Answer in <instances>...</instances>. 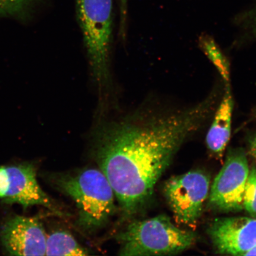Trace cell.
<instances>
[{"label": "cell", "mask_w": 256, "mask_h": 256, "mask_svg": "<svg viewBox=\"0 0 256 256\" xmlns=\"http://www.w3.org/2000/svg\"><path fill=\"white\" fill-rule=\"evenodd\" d=\"M120 34L122 40L123 41L126 38V16L128 11V0H120Z\"/></svg>", "instance_id": "15"}, {"label": "cell", "mask_w": 256, "mask_h": 256, "mask_svg": "<svg viewBox=\"0 0 256 256\" xmlns=\"http://www.w3.org/2000/svg\"><path fill=\"white\" fill-rule=\"evenodd\" d=\"M46 234L38 218L15 216L3 225L0 239L11 256H46Z\"/></svg>", "instance_id": "9"}, {"label": "cell", "mask_w": 256, "mask_h": 256, "mask_svg": "<svg viewBox=\"0 0 256 256\" xmlns=\"http://www.w3.org/2000/svg\"><path fill=\"white\" fill-rule=\"evenodd\" d=\"M220 98L214 91L183 110L142 106L116 118H97L92 155L113 188L122 222L133 220L146 206L176 152L212 116Z\"/></svg>", "instance_id": "1"}, {"label": "cell", "mask_w": 256, "mask_h": 256, "mask_svg": "<svg viewBox=\"0 0 256 256\" xmlns=\"http://www.w3.org/2000/svg\"><path fill=\"white\" fill-rule=\"evenodd\" d=\"M0 199L7 204H20L24 210L31 206H40L57 216H64L42 190L37 181L36 170L30 163L0 167Z\"/></svg>", "instance_id": "6"}, {"label": "cell", "mask_w": 256, "mask_h": 256, "mask_svg": "<svg viewBox=\"0 0 256 256\" xmlns=\"http://www.w3.org/2000/svg\"><path fill=\"white\" fill-rule=\"evenodd\" d=\"M88 249L82 247L68 232L58 230L46 236V256H88Z\"/></svg>", "instance_id": "11"}, {"label": "cell", "mask_w": 256, "mask_h": 256, "mask_svg": "<svg viewBox=\"0 0 256 256\" xmlns=\"http://www.w3.org/2000/svg\"><path fill=\"white\" fill-rule=\"evenodd\" d=\"M234 106L231 84H225L206 138L208 148L218 156L222 155L231 137Z\"/></svg>", "instance_id": "10"}, {"label": "cell", "mask_w": 256, "mask_h": 256, "mask_svg": "<svg viewBox=\"0 0 256 256\" xmlns=\"http://www.w3.org/2000/svg\"><path fill=\"white\" fill-rule=\"evenodd\" d=\"M246 28L249 36L256 40V9L250 14L248 22L246 24Z\"/></svg>", "instance_id": "16"}, {"label": "cell", "mask_w": 256, "mask_h": 256, "mask_svg": "<svg viewBox=\"0 0 256 256\" xmlns=\"http://www.w3.org/2000/svg\"><path fill=\"white\" fill-rule=\"evenodd\" d=\"M248 144L250 152L256 161V134L250 137Z\"/></svg>", "instance_id": "17"}, {"label": "cell", "mask_w": 256, "mask_h": 256, "mask_svg": "<svg viewBox=\"0 0 256 256\" xmlns=\"http://www.w3.org/2000/svg\"><path fill=\"white\" fill-rule=\"evenodd\" d=\"M124 256L175 255L194 244L195 234L178 228L168 216L130 220L116 236Z\"/></svg>", "instance_id": "4"}, {"label": "cell", "mask_w": 256, "mask_h": 256, "mask_svg": "<svg viewBox=\"0 0 256 256\" xmlns=\"http://www.w3.org/2000/svg\"><path fill=\"white\" fill-rule=\"evenodd\" d=\"M76 18L98 99L96 114H107L118 108L112 69L113 0H76Z\"/></svg>", "instance_id": "2"}, {"label": "cell", "mask_w": 256, "mask_h": 256, "mask_svg": "<svg viewBox=\"0 0 256 256\" xmlns=\"http://www.w3.org/2000/svg\"><path fill=\"white\" fill-rule=\"evenodd\" d=\"M250 119L251 120H256V106L252 108L251 114H250Z\"/></svg>", "instance_id": "18"}, {"label": "cell", "mask_w": 256, "mask_h": 256, "mask_svg": "<svg viewBox=\"0 0 256 256\" xmlns=\"http://www.w3.org/2000/svg\"><path fill=\"white\" fill-rule=\"evenodd\" d=\"M210 188V178L200 171L174 176L166 182L163 190L178 222L188 226L196 225Z\"/></svg>", "instance_id": "5"}, {"label": "cell", "mask_w": 256, "mask_h": 256, "mask_svg": "<svg viewBox=\"0 0 256 256\" xmlns=\"http://www.w3.org/2000/svg\"><path fill=\"white\" fill-rule=\"evenodd\" d=\"M37 0H0V17L24 18Z\"/></svg>", "instance_id": "13"}, {"label": "cell", "mask_w": 256, "mask_h": 256, "mask_svg": "<svg viewBox=\"0 0 256 256\" xmlns=\"http://www.w3.org/2000/svg\"><path fill=\"white\" fill-rule=\"evenodd\" d=\"M198 44L200 49L216 67L224 85L230 84L231 66L229 60L215 40L210 35L203 34L199 38Z\"/></svg>", "instance_id": "12"}, {"label": "cell", "mask_w": 256, "mask_h": 256, "mask_svg": "<svg viewBox=\"0 0 256 256\" xmlns=\"http://www.w3.org/2000/svg\"><path fill=\"white\" fill-rule=\"evenodd\" d=\"M243 209L252 217L256 218V168L250 170L243 200Z\"/></svg>", "instance_id": "14"}, {"label": "cell", "mask_w": 256, "mask_h": 256, "mask_svg": "<svg viewBox=\"0 0 256 256\" xmlns=\"http://www.w3.org/2000/svg\"><path fill=\"white\" fill-rule=\"evenodd\" d=\"M50 180L74 202L78 213L76 224L82 232L92 234L104 228L116 210L113 188L99 168L57 174Z\"/></svg>", "instance_id": "3"}, {"label": "cell", "mask_w": 256, "mask_h": 256, "mask_svg": "<svg viewBox=\"0 0 256 256\" xmlns=\"http://www.w3.org/2000/svg\"><path fill=\"white\" fill-rule=\"evenodd\" d=\"M208 234L220 254L246 256L256 246V218H220L214 220Z\"/></svg>", "instance_id": "8"}, {"label": "cell", "mask_w": 256, "mask_h": 256, "mask_svg": "<svg viewBox=\"0 0 256 256\" xmlns=\"http://www.w3.org/2000/svg\"><path fill=\"white\" fill-rule=\"evenodd\" d=\"M250 168L242 149L232 150L211 186L210 206L219 210L236 212L243 210V200Z\"/></svg>", "instance_id": "7"}]
</instances>
